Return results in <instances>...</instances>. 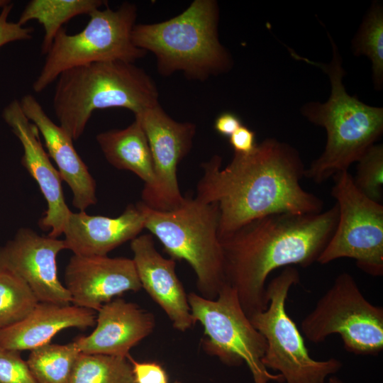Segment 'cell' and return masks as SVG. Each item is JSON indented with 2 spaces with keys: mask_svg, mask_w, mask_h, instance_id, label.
Instances as JSON below:
<instances>
[{
  "mask_svg": "<svg viewBox=\"0 0 383 383\" xmlns=\"http://www.w3.org/2000/svg\"><path fill=\"white\" fill-rule=\"evenodd\" d=\"M0 383H38L20 352L0 348Z\"/></svg>",
  "mask_w": 383,
  "mask_h": 383,
  "instance_id": "28",
  "label": "cell"
},
{
  "mask_svg": "<svg viewBox=\"0 0 383 383\" xmlns=\"http://www.w3.org/2000/svg\"><path fill=\"white\" fill-rule=\"evenodd\" d=\"M301 328L314 343L338 334L345 350L355 355H377L383 350V308L371 304L348 272L335 277Z\"/></svg>",
  "mask_w": 383,
  "mask_h": 383,
  "instance_id": "10",
  "label": "cell"
},
{
  "mask_svg": "<svg viewBox=\"0 0 383 383\" xmlns=\"http://www.w3.org/2000/svg\"><path fill=\"white\" fill-rule=\"evenodd\" d=\"M298 270L288 266L266 286L267 308L249 318L266 341L262 362L277 371L286 383H326L343 367L340 360L313 359L295 322L286 310L292 287L299 282Z\"/></svg>",
  "mask_w": 383,
  "mask_h": 383,
  "instance_id": "8",
  "label": "cell"
},
{
  "mask_svg": "<svg viewBox=\"0 0 383 383\" xmlns=\"http://www.w3.org/2000/svg\"><path fill=\"white\" fill-rule=\"evenodd\" d=\"M328 38L333 50L328 64L311 61L292 52L294 58L321 68L331 86L327 101L310 102L301 108L303 116L324 128L327 134L324 150L305 169L304 177L316 184L348 171L383 132V109L365 104L348 94L343 84L345 72L340 54L330 35Z\"/></svg>",
  "mask_w": 383,
  "mask_h": 383,
  "instance_id": "3",
  "label": "cell"
},
{
  "mask_svg": "<svg viewBox=\"0 0 383 383\" xmlns=\"http://www.w3.org/2000/svg\"><path fill=\"white\" fill-rule=\"evenodd\" d=\"M89 16L84 28L76 34H68L64 28L58 31L33 84L35 92L43 91L70 68L108 61L134 63L147 54L131 38L137 18L135 4L124 2L117 10L96 9Z\"/></svg>",
  "mask_w": 383,
  "mask_h": 383,
  "instance_id": "7",
  "label": "cell"
},
{
  "mask_svg": "<svg viewBox=\"0 0 383 383\" xmlns=\"http://www.w3.org/2000/svg\"><path fill=\"white\" fill-rule=\"evenodd\" d=\"M145 228L160 240L174 260H184L193 269L199 294L215 299L226 284L223 252L218 236L216 204L185 197L177 208L167 211L137 203Z\"/></svg>",
  "mask_w": 383,
  "mask_h": 383,
  "instance_id": "6",
  "label": "cell"
},
{
  "mask_svg": "<svg viewBox=\"0 0 383 383\" xmlns=\"http://www.w3.org/2000/svg\"><path fill=\"white\" fill-rule=\"evenodd\" d=\"M328 383H345L339 377L332 375L328 378Z\"/></svg>",
  "mask_w": 383,
  "mask_h": 383,
  "instance_id": "33",
  "label": "cell"
},
{
  "mask_svg": "<svg viewBox=\"0 0 383 383\" xmlns=\"http://www.w3.org/2000/svg\"><path fill=\"white\" fill-rule=\"evenodd\" d=\"M332 178L331 194L338 205V219L317 262L326 265L339 258H351L364 272L382 276V204L360 192L348 171Z\"/></svg>",
  "mask_w": 383,
  "mask_h": 383,
  "instance_id": "11",
  "label": "cell"
},
{
  "mask_svg": "<svg viewBox=\"0 0 383 383\" xmlns=\"http://www.w3.org/2000/svg\"><path fill=\"white\" fill-rule=\"evenodd\" d=\"M144 228V216L137 204H129L116 218L71 211L63 232L64 241L73 255L103 256L131 241Z\"/></svg>",
  "mask_w": 383,
  "mask_h": 383,
  "instance_id": "19",
  "label": "cell"
},
{
  "mask_svg": "<svg viewBox=\"0 0 383 383\" xmlns=\"http://www.w3.org/2000/svg\"><path fill=\"white\" fill-rule=\"evenodd\" d=\"M96 140L109 164L136 174L144 182L143 190L153 186L155 174L150 149L136 118L125 128L99 133Z\"/></svg>",
  "mask_w": 383,
  "mask_h": 383,
  "instance_id": "21",
  "label": "cell"
},
{
  "mask_svg": "<svg viewBox=\"0 0 383 383\" xmlns=\"http://www.w3.org/2000/svg\"><path fill=\"white\" fill-rule=\"evenodd\" d=\"M201 167L196 198L217 204L220 240L266 216L323 211V201L301 187L306 168L299 152L277 139H265L248 153L234 152L225 167L218 155Z\"/></svg>",
  "mask_w": 383,
  "mask_h": 383,
  "instance_id": "1",
  "label": "cell"
},
{
  "mask_svg": "<svg viewBox=\"0 0 383 383\" xmlns=\"http://www.w3.org/2000/svg\"><path fill=\"white\" fill-rule=\"evenodd\" d=\"M194 323L204 328L202 348L223 364L238 366L245 362L254 383L284 382L281 374H273L262 358L266 341L244 312L236 292L226 284L215 299L195 292L187 294Z\"/></svg>",
  "mask_w": 383,
  "mask_h": 383,
  "instance_id": "9",
  "label": "cell"
},
{
  "mask_svg": "<svg viewBox=\"0 0 383 383\" xmlns=\"http://www.w3.org/2000/svg\"><path fill=\"white\" fill-rule=\"evenodd\" d=\"M65 249L64 240L21 228L0 246V268L24 281L39 302L70 304L71 296L57 277V256Z\"/></svg>",
  "mask_w": 383,
  "mask_h": 383,
  "instance_id": "13",
  "label": "cell"
},
{
  "mask_svg": "<svg viewBox=\"0 0 383 383\" xmlns=\"http://www.w3.org/2000/svg\"><path fill=\"white\" fill-rule=\"evenodd\" d=\"M135 118L147 137L155 174L154 184L143 189L141 201L155 210H173L185 199L179 187L177 169L192 149L196 126L172 119L160 104L135 115Z\"/></svg>",
  "mask_w": 383,
  "mask_h": 383,
  "instance_id": "12",
  "label": "cell"
},
{
  "mask_svg": "<svg viewBox=\"0 0 383 383\" xmlns=\"http://www.w3.org/2000/svg\"><path fill=\"white\" fill-rule=\"evenodd\" d=\"M241 126V121L237 115L223 112L216 118L213 126L218 134L229 138Z\"/></svg>",
  "mask_w": 383,
  "mask_h": 383,
  "instance_id": "32",
  "label": "cell"
},
{
  "mask_svg": "<svg viewBox=\"0 0 383 383\" xmlns=\"http://www.w3.org/2000/svg\"><path fill=\"white\" fill-rule=\"evenodd\" d=\"M174 383H180V382H175Z\"/></svg>",
  "mask_w": 383,
  "mask_h": 383,
  "instance_id": "35",
  "label": "cell"
},
{
  "mask_svg": "<svg viewBox=\"0 0 383 383\" xmlns=\"http://www.w3.org/2000/svg\"><path fill=\"white\" fill-rule=\"evenodd\" d=\"M355 186L369 199L379 202L383 187V145L374 144L357 161Z\"/></svg>",
  "mask_w": 383,
  "mask_h": 383,
  "instance_id": "27",
  "label": "cell"
},
{
  "mask_svg": "<svg viewBox=\"0 0 383 383\" xmlns=\"http://www.w3.org/2000/svg\"><path fill=\"white\" fill-rule=\"evenodd\" d=\"M131 249L142 288L165 311L174 328L184 332L195 324L187 294L176 274V262L155 248L153 236L140 235L131 241Z\"/></svg>",
  "mask_w": 383,
  "mask_h": 383,
  "instance_id": "16",
  "label": "cell"
},
{
  "mask_svg": "<svg viewBox=\"0 0 383 383\" xmlns=\"http://www.w3.org/2000/svg\"><path fill=\"white\" fill-rule=\"evenodd\" d=\"M13 6V3H10L2 8L0 13V48L11 42L29 40L33 37V28L9 21L8 18Z\"/></svg>",
  "mask_w": 383,
  "mask_h": 383,
  "instance_id": "29",
  "label": "cell"
},
{
  "mask_svg": "<svg viewBox=\"0 0 383 383\" xmlns=\"http://www.w3.org/2000/svg\"><path fill=\"white\" fill-rule=\"evenodd\" d=\"M19 102L26 116L42 135L47 152L56 164L62 180L70 188L73 206L85 211L95 204L96 182L74 149L72 139L51 120L33 95L26 94Z\"/></svg>",
  "mask_w": 383,
  "mask_h": 383,
  "instance_id": "18",
  "label": "cell"
},
{
  "mask_svg": "<svg viewBox=\"0 0 383 383\" xmlns=\"http://www.w3.org/2000/svg\"><path fill=\"white\" fill-rule=\"evenodd\" d=\"M67 383H135L128 358L81 353Z\"/></svg>",
  "mask_w": 383,
  "mask_h": 383,
  "instance_id": "24",
  "label": "cell"
},
{
  "mask_svg": "<svg viewBox=\"0 0 383 383\" xmlns=\"http://www.w3.org/2000/svg\"><path fill=\"white\" fill-rule=\"evenodd\" d=\"M80 353L74 341L49 343L31 350L26 362L38 383H67Z\"/></svg>",
  "mask_w": 383,
  "mask_h": 383,
  "instance_id": "23",
  "label": "cell"
},
{
  "mask_svg": "<svg viewBox=\"0 0 383 383\" xmlns=\"http://www.w3.org/2000/svg\"><path fill=\"white\" fill-rule=\"evenodd\" d=\"M96 311L74 305L38 302L23 320L0 330V348L21 352L44 344L69 328L85 329L96 323Z\"/></svg>",
  "mask_w": 383,
  "mask_h": 383,
  "instance_id": "20",
  "label": "cell"
},
{
  "mask_svg": "<svg viewBox=\"0 0 383 383\" xmlns=\"http://www.w3.org/2000/svg\"><path fill=\"white\" fill-rule=\"evenodd\" d=\"M38 302L24 281L0 268V330L25 318Z\"/></svg>",
  "mask_w": 383,
  "mask_h": 383,
  "instance_id": "26",
  "label": "cell"
},
{
  "mask_svg": "<svg viewBox=\"0 0 383 383\" xmlns=\"http://www.w3.org/2000/svg\"><path fill=\"white\" fill-rule=\"evenodd\" d=\"M106 5L103 0H31L22 11L17 23L23 26L35 20L44 29L41 52L46 55L58 31L71 18L92 11Z\"/></svg>",
  "mask_w": 383,
  "mask_h": 383,
  "instance_id": "22",
  "label": "cell"
},
{
  "mask_svg": "<svg viewBox=\"0 0 383 383\" xmlns=\"http://www.w3.org/2000/svg\"><path fill=\"white\" fill-rule=\"evenodd\" d=\"M128 360L132 365L135 383H168L163 367L155 362H138L131 356Z\"/></svg>",
  "mask_w": 383,
  "mask_h": 383,
  "instance_id": "30",
  "label": "cell"
},
{
  "mask_svg": "<svg viewBox=\"0 0 383 383\" xmlns=\"http://www.w3.org/2000/svg\"><path fill=\"white\" fill-rule=\"evenodd\" d=\"M2 118L21 142L23 149L21 163L37 182L47 202L39 226L50 231L49 236L57 238L63 234L71 213L65 199L59 172L43 147L38 128L26 116L18 100L13 99L5 106Z\"/></svg>",
  "mask_w": 383,
  "mask_h": 383,
  "instance_id": "14",
  "label": "cell"
},
{
  "mask_svg": "<svg viewBox=\"0 0 383 383\" xmlns=\"http://www.w3.org/2000/svg\"><path fill=\"white\" fill-rule=\"evenodd\" d=\"M97 311L93 332L74 340L81 353L128 358L131 349L155 326L152 313L121 298L104 304Z\"/></svg>",
  "mask_w": 383,
  "mask_h": 383,
  "instance_id": "17",
  "label": "cell"
},
{
  "mask_svg": "<svg viewBox=\"0 0 383 383\" xmlns=\"http://www.w3.org/2000/svg\"><path fill=\"white\" fill-rule=\"evenodd\" d=\"M64 280L72 304L95 311L124 292L142 289L133 260L123 257L73 255Z\"/></svg>",
  "mask_w": 383,
  "mask_h": 383,
  "instance_id": "15",
  "label": "cell"
},
{
  "mask_svg": "<svg viewBox=\"0 0 383 383\" xmlns=\"http://www.w3.org/2000/svg\"><path fill=\"white\" fill-rule=\"evenodd\" d=\"M336 203L317 213H279L257 218L221 239L226 284L250 318L267 306L266 280L279 267L311 265L332 236Z\"/></svg>",
  "mask_w": 383,
  "mask_h": 383,
  "instance_id": "2",
  "label": "cell"
},
{
  "mask_svg": "<svg viewBox=\"0 0 383 383\" xmlns=\"http://www.w3.org/2000/svg\"><path fill=\"white\" fill-rule=\"evenodd\" d=\"M57 80L53 110L72 140L81 137L97 109L124 108L136 115L159 104L152 78L131 62L108 61L75 67L62 72Z\"/></svg>",
  "mask_w": 383,
  "mask_h": 383,
  "instance_id": "4",
  "label": "cell"
},
{
  "mask_svg": "<svg viewBox=\"0 0 383 383\" xmlns=\"http://www.w3.org/2000/svg\"><path fill=\"white\" fill-rule=\"evenodd\" d=\"M10 3H11V1H8V0H0V8L2 9V8H4V6H6V5L9 4Z\"/></svg>",
  "mask_w": 383,
  "mask_h": 383,
  "instance_id": "34",
  "label": "cell"
},
{
  "mask_svg": "<svg viewBox=\"0 0 383 383\" xmlns=\"http://www.w3.org/2000/svg\"><path fill=\"white\" fill-rule=\"evenodd\" d=\"M229 143L233 148L234 152L248 153L257 145L255 133L242 125L229 137Z\"/></svg>",
  "mask_w": 383,
  "mask_h": 383,
  "instance_id": "31",
  "label": "cell"
},
{
  "mask_svg": "<svg viewBox=\"0 0 383 383\" xmlns=\"http://www.w3.org/2000/svg\"><path fill=\"white\" fill-rule=\"evenodd\" d=\"M356 55H366L372 62V80L376 89L383 85V9L379 2L372 4L352 41Z\"/></svg>",
  "mask_w": 383,
  "mask_h": 383,
  "instance_id": "25",
  "label": "cell"
},
{
  "mask_svg": "<svg viewBox=\"0 0 383 383\" xmlns=\"http://www.w3.org/2000/svg\"><path fill=\"white\" fill-rule=\"evenodd\" d=\"M218 21L216 1L194 0L172 18L135 24L131 38L136 47L154 54L161 75L182 72L189 79L204 81L233 66L218 38Z\"/></svg>",
  "mask_w": 383,
  "mask_h": 383,
  "instance_id": "5",
  "label": "cell"
}]
</instances>
